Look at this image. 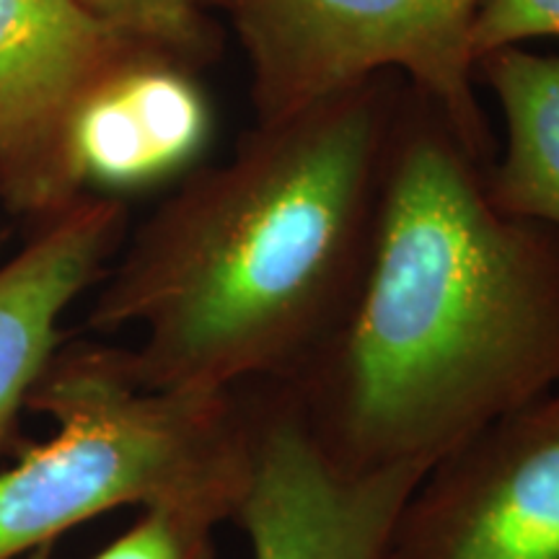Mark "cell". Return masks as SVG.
<instances>
[{"instance_id":"cell-4","label":"cell","mask_w":559,"mask_h":559,"mask_svg":"<svg viewBox=\"0 0 559 559\" xmlns=\"http://www.w3.org/2000/svg\"><path fill=\"white\" fill-rule=\"evenodd\" d=\"M481 0H218L247 55L257 122L400 75L481 164L495 158L469 34Z\"/></svg>"},{"instance_id":"cell-1","label":"cell","mask_w":559,"mask_h":559,"mask_svg":"<svg viewBox=\"0 0 559 559\" xmlns=\"http://www.w3.org/2000/svg\"><path fill=\"white\" fill-rule=\"evenodd\" d=\"M280 386L355 477L428 469L559 386V228L502 213L485 164L409 86L360 296Z\"/></svg>"},{"instance_id":"cell-11","label":"cell","mask_w":559,"mask_h":559,"mask_svg":"<svg viewBox=\"0 0 559 559\" xmlns=\"http://www.w3.org/2000/svg\"><path fill=\"white\" fill-rule=\"evenodd\" d=\"M111 29L145 50L198 68L215 58L218 0H81Z\"/></svg>"},{"instance_id":"cell-9","label":"cell","mask_w":559,"mask_h":559,"mask_svg":"<svg viewBox=\"0 0 559 559\" xmlns=\"http://www.w3.org/2000/svg\"><path fill=\"white\" fill-rule=\"evenodd\" d=\"M124 239L122 202L81 194L0 264V445L55 358L62 313L83 290L102 283Z\"/></svg>"},{"instance_id":"cell-12","label":"cell","mask_w":559,"mask_h":559,"mask_svg":"<svg viewBox=\"0 0 559 559\" xmlns=\"http://www.w3.org/2000/svg\"><path fill=\"white\" fill-rule=\"evenodd\" d=\"M226 510L205 502L143 508L140 521L91 559H215V531Z\"/></svg>"},{"instance_id":"cell-10","label":"cell","mask_w":559,"mask_h":559,"mask_svg":"<svg viewBox=\"0 0 559 559\" xmlns=\"http://www.w3.org/2000/svg\"><path fill=\"white\" fill-rule=\"evenodd\" d=\"M477 81L506 124L502 153L485 166L489 200L515 218L559 228V55L508 47L477 62Z\"/></svg>"},{"instance_id":"cell-7","label":"cell","mask_w":559,"mask_h":559,"mask_svg":"<svg viewBox=\"0 0 559 559\" xmlns=\"http://www.w3.org/2000/svg\"><path fill=\"white\" fill-rule=\"evenodd\" d=\"M145 50L81 0H0V198L21 213L79 200L62 140L83 96L130 52Z\"/></svg>"},{"instance_id":"cell-8","label":"cell","mask_w":559,"mask_h":559,"mask_svg":"<svg viewBox=\"0 0 559 559\" xmlns=\"http://www.w3.org/2000/svg\"><path fill=\"white\" fill-rule=\"evenodd\" d=\"M213 132V109L194 68L151 50L130 52L83 96L62 140V174L86 187L128 192L177 177Z\"/></svg>"},{"instance_id":"cell-13","label":"cell","mask_w":559,"mask_h":559,"mask_svg":"<svg viewBox=\"0 0 559 559\" xmlns=\"http://www.w3.org/2000/svg\"><path fill=\"white\" fill-rule=\"evenodd\" d=\"M559 39V0H481L469 34L474 70L487 55Z\"/></svg>"},{"instance_id":"cell-3","label":"cell","mask_w":559,"mask_h":559,"mask_svg":"<svg viewBox=\"0 0 559 559\" xmlns=\"http://www.w3.org/2000/svg\"><path fill=\"white\" fill-rule=\"evenodd\" d=\"M29 407L58 428L0 474V559L124 506L205 502L234 519L254 443L251 386L145 389L124 349L75 345L55 353Z\"/></svg>"},{"instance_id":"cell-5","label":"cell","mask_w":559,"mask_h":559,"mask_svg":"<svg viewBox=\"0 0 559 559\" xmlns=\"http://www.w3.org/2000/svg\"><path fill=\"white\" fill-rule=\"evenodd\" d=\"M383 559H559V386L430 464Z\"/></svg>"},{"instance_id":"cell-14","label":"cell","mask_w":559,"mask_h":559,"mask_svg":"<svg viewBox=\"0 0 559 559\" xmlns=\"http://www.w3.org/2000/svg\"><path fill=\"white\" fill-rule=\"evenodd\" d=\"M24 559H52V544H45V547L29 551V555H24Z\"/></svg>"},{"instance_id":"cell-6","label":"cell","mask_w":559,"mask_h":559,"mask_svg":"<svg viewBox=\"0 0 559 559\" xmlns=\"http://www.w3.org/2000/svg\"><path fill=\"white\" fill-rule=\"evenodd\" d=\"M254 443L234 521L251 559H383L389 531L425 469H334L306 430L290 391L249 383Z\"/></svg>"},{"instance_id":"cell-2","label":"cell","mask_w":559,"mask_h":559,"mask_svg":"<svg viewBox=\"0 0 559 559\" xmlns=\"http://www.w3.org/2000/svg\"><path fill=\"white\" fill-rule=\"evenodd\" d=\"M404 91L379 75L257 122L124 239L88 326L140 332V386L293 383L332 345L368 275Z\"/></svg>"}]
</instances>
